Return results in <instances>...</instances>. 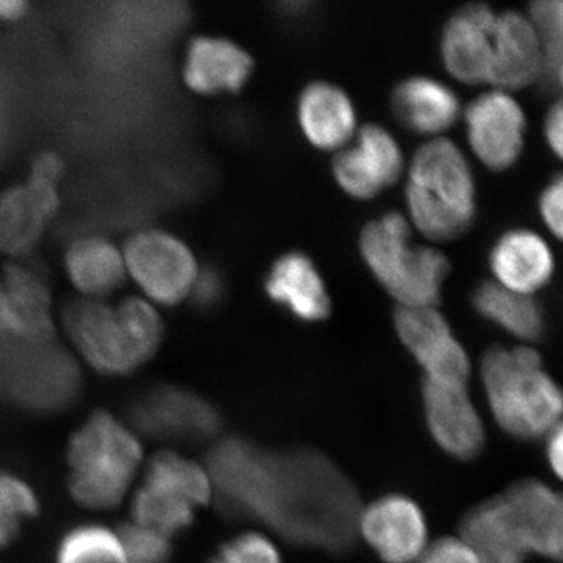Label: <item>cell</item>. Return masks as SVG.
I'll return each mask as SVG.
<instances>
[{
	"instance_id": "cell-21",
	"label": "cell",
	"mask_w": 563,
	"mask_h": 563,
	"mask_svg": "<svg viewBox=\"0 0 563 563\" xmlns=\"http://www.w3.org/2000/svg\"><path fill=\"white\" fill-rule=\"evenodd\" d=\"M391 110L404 128L435 135L453 128L461 117V102L448 85L431 77H409L391 92Z\"/></svg>"
},
{
	"instance_id": "cell-9",
	"label": "cell",
	"mask_w": 563,
	"mask_h": 563,
	"mask_svg": "<svg viewBox=\"0 0 563 563\" xmlns=\"http://www.w3.org/2000/svg\"><path fill=\"white\" fill-rule=\"evenodd\" d=\"M133 431L147 439L196 443L221 429L218 410L185 388L161 385L141 393L128 407Z\"/></svg>"
},
{
	"instance_id": "cell-27",
	"label": "cell",
	"mask_w": 563,
	"mask_h": 563,
	"mask_svg": "<svg viewBox=\"0 0 563 563\" xmlns=\"http://www.w3.org/2000/svg\"><path fill=\"white\" fill-rule=\"evenodd\" d=\"M144 485L184 499L192 507L209 504L213 492L207 470L173 451H162L152 457Z\"/></svg>"
},
{
	"instance_id": "cell-10",
	"label": "cell",
	"mask_w": 563,
	"mask_h": 563,
	"mask_svg": "<svg viewBox=\"0 0 563 563\" xmlns=\"http://www.w3.org/2000/svg\"><path fill=\"white\" fill-rule=\"evenodd\" d=\"M466 133L474 154L493 172L514 166L525 147L526 118L510 92L493 90L465 110Z\"/></svg>"
},
{
	"instance_id": "cell-34",
	"label": "cell",
	"mask_w": 563,
	"mask_h": 563,
	"mask_svg": "<svg viewBox=\"0 0 563 563\" xmlns=\"http://www.w3.org/2000/svg\"><path fill=\"white\" fill-rule=\"evenodd\" d=\"M209 563H282V559L268 537L246 532L222 544Z\"/></svg>"
},
{
	"instance_id": "cell-4",
	"label": "cell",
	"mask_w": 563,
	"mask_h": 563,
	"mask_svg": "<svg viewBox=\"0 0 563 563\" xmlns=\"http://www.w3.org/2000/svg\"><path fill=\"white\" fill-rule=\"evenodd\" d=\"M136 437L117 418L98 410L70 437L68 487L74 501L109 510L124 498L141 462Z\"/></svg>"
},
{
	"instance_id": "cell-16",
	"label": "cell",
	"mask_w": 563,
	"mask_h": 563,
	"mask_svg": "<svg viewBox=\"0 0 563 563\" xmlns=\"http://www.w3.org/2000/svg\"><path fill=\"white\" fill-rule=\"evenodd\" d=\"M544 70L543 47L529 16L506 11L496 18L488 84L496 90L528 87Z\"/></svg>"
},
{
	"instance_id": "cell-24",
	"label": "cell",
	"mask_w": 563,
	"mask_h": 563,
	"mask_svg": "<svg viewBox=\"0 0 563 563\" xmlns=\"http://www.w3.org/2000/svg\"><path fill=\"white\" fill-rule=\"evenodd\" d=\"M65 272L70 284L87 299H103L122 287L128 269L117 244L103 236H81L69 244Z\"/></svg>"
},
{
	"instance_id": "cell-3",
	"label": "cell",
	"mask_w": 563,
	"mask_h": 563,
	"mask_svg": "<svg viewBox=\"0 0 563 563\" xmlns=\"http://www.w3.org/2000/svg\"><path fill=\"white\" fill-rule=\"evenodd\" d=\"M406 202L418 231L433 242H451L472 228L476 184L465 155L453 141L432 140L417 151Z\"/></svg>"
},
{
	"instance_id": "cell-15",
	"label": "cell",
	"mask_w": 563,
	"mask_h": 563,
	"mask_svg": "<svg viewBox=\"0 0 563 563\" xmlns=\"http://www.w3.org/2000/svg\"><path fill=\"white\" fill-rule=\"evenodd\" d=\"M495 11L470 3L455 11L442 33V58L448 73L463 84H488L495 33Z\"/></svg>"
},
{
	"instance_id": "cell-26",
	"label": "cell",
	"mask_w": 563,
	"mask_h": 563,
	"mask_svg": "<svg viewBox=\"0 0 563 563\" xmlns=\"http://www.w3.org/2000/svg\"><path fill=\"white\" fill-rule=\"evenodd\" d=\"M473 306L485 320L521 342H536L544 332L543 310L532 296L483 282L473 292Z\"/></svg>"
},
{
	"instance_id": "cell-7",
	"label": "cell",
	"mask_w": 563,
	"mask_h": 563,
	"mask_svg": "<svg viewBox=\"0 0 563 563\" xmlns=\"http://www.w3.org/2000/svg\"><path fill=\"white\" fill-rule=\"evenodd\" d=\"M128 276L147 301L177 306L190 296L199 268L190 247L172 233L147 229L133 233L122 247Z\"/></svg>"
},
{
	"instance_id": "cell-31",
	"label": "cell",
	"mask_w": 563,
	"mask_h": 563,
	"mask_svg": "<svg viewBox=\"0 0 563 563\" xmlns=\"http://www.w3.org/2000/svg\"><path fill=\"white\" fill-rule=\"evenodd\" d=\"M38 512L35 492L14 474L0 472V550L18 539L22 521Z\"/></svg>"
},
{
	"instance_id": "cell-42",
	"label": "cell",
	"mask_w": 563,
	"mask_h": 563,
	"mask_svg": "<svg viewBox=\"0 0 563 563\" xmlns=\"http://www.w3.org/2000/svg\"><path fill=\"white\" fill-rule=\"evenodd\" d=\"M27 11V3L21 0H0V21H18Z\"/></svg>"
},
{
	"instance_id": "cell-39",
	"label": "cell",
	"mask_w": 563,
	"mask_h": 563,
	"mask_svg": "<svg viewBox=\"0 0 563 563\" xmlns=\"http://www.w3.org/2000/svg\"><path fill=\"white\" fill-rule=\"evenodd\" d=\"M547 442V459L551 472L563 483V420L544 437Z\"/></svg>"
},
{
	"instance_id": "cell-8",
	"label": "cell",
	"mask_w": 563,
	"mask_h": 563,
	"mask_svg": "<svg viewBox=\"0 0 563 563\" xmlns=\"http://www.w3.org/2000/svg\"><path fill=\"white\" fill-rule=\"evenodd\" d=\"M63 325L70 342L96 372L125 376L143 365L118 303L77 299L63 310Z\"/></svg>"
},
{
	"instance_id": "cell-13",
	"label": "cell",
	"mask_w": 563,
	"mask_h": 563,
	"mask_svg": "<svg viewBox=\"0 0 563 563\" xmlns=\"http://www.w3.org/2000/svg\"><path fill=\"white\" fill-rule=\"evenodd\" d=\"M358 531L385 563H413L428 547V525L417 503L387 495L369 504L358 518Z\"/></svg>"
},
{
	"instance_id": "cell-37",
	"label": "cell",
	"mask_w": 563,
	"mask_h": 563,
	"mask_svg": "<svg viewBox=\"0 0 563 563\" xmlns=\"http://www.w3.org/2000/svg\"><path fill=\"white\" fill-rule=\"evenodd\" d=\"M224 296V279L214 268H203L198 273L188 298L199 310H210L221 302Z\"/></svg>"
},
{
	"instance_id": "cell-41",
	"label": "cell",
	"mask_w": 563,
	"mask_h": 563,
	"mask_svg": "<svg viewBox=\"0 0 563 563\" xmlns=\"http://www.w3.org/2000/svg\"><path fill=\"white\" fill-rule=\"evenodd\" d=\"M13 318H11L9 296H7L2 279H0V336L13 339Z\"/></svg>"
},
{
	"instance_id": "cell-28",
	"label": "cell",
	"mask_w": 563,
	"mask_h": 563,
	"mask_svg": "<svg viewBox=\"0 0 563 563\" xmlns=\"http://www.w3.org/2000/svg\"><path fill=\"white\" fill-rule=\"evenodd\" d=\"M395 329L404 346L412 352L421 366L455 340L450 322L435 307L399 306Z\"/></svg>"
},
{
	"instance_id": "cell-33",
	"label": "cell",
	"mask_w": 563,
	"mask_h": 563,
	"mask_svg": "<svg viewBox=\"0 0 563 563\" xmlns=\"http://www.w3.org/2000/svg\"><path fill=\"white\" fill-rule=\"evenodd\" d=\"M528 16L539 33L547 69L563 58V0L532 3Z\"/></svg>"
},
{
	"instance_id": "cell-40",
	"label": "cell",
	"mask_w": 563,
	"mask_h": 563,
	"mask_svg": "<svg viewBox=\"0 0 563 563\" xmlns=\"http://www.w3.org/2000/svg\"><path fill=\"white\" fill-rule=\"evenodd\" d=\"M63 173V163L55 154L40 155L38 161L33 165L31 179L44 181V184L57 187Z\"/></svg>"
},
{
	"instance_id": "cell-11",
	"label": "cell",
	"mask_w": 563,
	"mask_h": 563,
	"mask_svg": "<svg viewBox=\"0 0 563 563\" xmlns=\"http://www.w3.org/2000/svg\"><path fill=\"white\" fill-rule=\"evenodd\" d=\"M398 141L379 124L363 125L354 146L333 158V177L352 198L368 201L395 185L402 173Z\"/></svg>"
},
{
	"instance_id": "cell-1",
	"label": "cell",
	"mask_w": 563,
	"mask_h": 563,
	"mask_svg": "<svg viewBox=\"0 0 563 563\" xmlns=\"http://www.w3.org/2000/svg\"><path fill=\"white\" fill-rule=\"evenodd\" d=\"M207 473L225 514L268 526L288 542L340 554L357 539V492L320 453H269L229 437L210 451Z\"/></svg>"
},
{
	"instance_id": "cell-19",
	"label": "cell",
	"mask_w": 563,
	"mask_h": 563,
	"mask_svg": "<svg viewBox=\"0 0 563 563\" xmlns=\"http://www.w3.org/2000/svg\"><path fill=\"white\" fill-rule=\"evenodd\" d=\"M265 290L273 302L301 321H322L332 312L324 280L303 252H288L277 258L266 277Z\"/></svg>"
},
{
	"instance_id": "cell-2",
	"label": "cell",
	"mask_w": 563,
	"mask_h": 563,
	"mask_svg": "<svg viewBox=\"0 0 563 563\" xmlns=\"http://www.w3.org/2000/svg\"><path fill=\"white\" fill-rule=\"evenodd\" d=\"M481 379L493 418L514 439H544L563 420V388L531 346L490 347Z\"/></svg>"
},
{
	"instance_id": "cell-30",
	"label": "cell",
	"mask_w": 563,
	"mask_h": 563,
	"mask_svg": "<svg viewBox=\"0 0 563 563\" xmlns=\"http://www.w3.org/2000/svg\"><path fill=\"white\" fill-rule=\"evenodd\" d=\"M55 563H128L120 537L101 525H81L62 537Z\"/></svg>"
},
{
	"instance_id": "cell-25",
	"label": "cell",
	"mask_w": 563,
	"mask_h": 563,
	"mask_svg": "<svg viewBox=\"0 0 563 563\" xmlns=\"http://www.w3.org/2000/svg\"><path fill=\"white\" fill-rule=\"evenodd\" d=\"M0 279L9 296L13 339L25 344L49 342L54 332L51 291L43 277L35 269L14 263Z\"/></svg>"
},
{
	"instance_id": "cell-29",
	"label": "cell",
	"mask_w": 563,
	"mask_h": 563,
	"mask_svg": "<svg viewBox=\"0 0 563 563\" xmlns=\"http://www.w3.org/2000/svg\"><path fill=\"white\" fill-rule=\"evenodd\" d=\"M132 517L136 525L169 539L190 528L195 521V507L168 493L143 485L133 496Z\"/></svg>"
},
{
	"instance_id": "cell-5",
	"label": "cell",
	"mask_w": 563,
	"mask_h": 563,
	"mask_svg": "<svg viewBox=\"0 0 563 563\" xmlns=\"http://www.w3.org/2000/svg\"><path fill=\"white\" fill-rule=\"evenodd\" d=\"M361 252L373 276L402 307L439 303L450 261L432 247L410 244L409 222L398 211L363 228Z\"/></svg>"
},
{
	"instance_id": "cell-32",
	"label": "cell",
	"mask_w": 563,
	"mask_h": 563,
	"mask_svg": "<svg viewBox=\"0 0 563 563\" xmlns=\"http://www.w3.org/2000/svg\"><path fill=\"white\" fill-rule=\"evenodd\" d=\"M118 537L128 563H168L173 547L168 537L136 523L118 526Z\"/></svg>"
},
{
	"instance_id": "cell-18",
	"label": "cell",
	"mask_w": 563,
	"mask_h": 563,
	"mask_svg": "<svg viewBox=\"0 0 563 563\" xmlns=\"http://www.w3.org/2000/svg\"><path fill=\"white\" fill-rule=\"evenodd\" d=\"M490 268L496 284L507 290L532 296L550 284L554 257L539 233L514 229L499 236L490 252Z\"/></svg>"
},
{
	"instance_id": "cell-22",
	"label": "cell",
	"mask_w": 563,
	"mask_h": 563,
	"mask_svg": "<svg viewBox=\"0 0 563 563\" xmlns=\"http://www.w3.org/2000/svg\"><path fill=\"white\" fill-rule=\"evenodd\" d=\"M298 118L306 139L321 151L344 146L355 129V110L350 96L329 81H313L303 88Z\"/></svg>"
},
{
	"instance_id": "cell-36",
	"label": "cell",
	"mask_w": 563,
	"mask_h": 563,
	"mask_svg": "<svg viewBox=\"0 0 563 563\" xmlns=\"http://www.w3.org/2000/svg\"><path fill=\"white\" fill-rule=\"evenodd\" d=\"M539 209L547 228L563 242V174L544 187Z\"/></svg>"
},
{
	"instance_id": "cell-35",
	"label": "cell",
	"mask_w": 563,
	"mask_h": 563,
	"mask_svg": "<svg viewBox=\"0 0 563 563\" xmlns=\"http://www.w3.org/2000/svg\"><path fill=\"white\" fill-rule=\"evenodd\" d=\"M417 563H481L461 537H442L424 548Z\"/></svg>"
},
{
	"instance_id": "cell-23",
	"label": "cell",
	"mask_w": 563,
	"mask_h": 563,
	"mask_svg": "<svg viewBox=\"0 0 563 563\" xmlns=\"http://www.w3.org/2000/svg\"><path fill=\"white\" fill-rule=\"evenodd\" d=\"M459 532L481 563H526L529 558L501 495L485 499L466 512Z\"/></svg>"
},
{
	"instance_id": "cell-38",
	"label": "cell",
	"mask_w": 563,
	"mask_h": 563,
	"mask_svg": "<svg viewBox=\"0 0 563 563\" xmlns=\"http://www.w3.org/2000/svg\"><path fill=\"white\" fill-rule=\"evenodd\" d=\"M544 139L551 151L563 162V99L548 111L544 120Z\"/></svg>"
},
{
	"instance_id": "cell-6",
	"label": "cell",
	"mask_w": 563,
	"mask_h": 563,
	"mask_svg": "<svg viewBox=\"0 0 563 563\" xmlns=\"http://www.w3.org/2000/svg\"><path fill=\"white\" fill-rule=\"evenodd\" d=\"M31 350L9 355L0 366V398L31 413H57L76 402L80 373L65 352Z\"/></svg>"
},
{
	"instance_id": "cell-14",
	"label": "cell",
	"mask_w": 563,
	"mask_h": 563,
	"mask_svg": "<svg viewBox=\"0 0 563 563\" xmlns=\"http://www.w3.org/2000/svg\"><path fill=\"white\" fill-rule=\"evenodd\" d=\"M422 404L429 431L444 453L459 461H472L483 451L484 422L466 385L424 379Z\"/></svg>"
},
{
	"instance_id": "cell-20",
	"label": "cell",
	"mask_w": 563,
	"mask_h": 563,
	"mask_svg": "<svg viewBox=\"0 0 563 563\" xmlns=\"http://www.w3.org/2000/svg\"><path fill=\"white\" fill-rule=\"evenodd\" d=\"M55 185L29 179L0 195V251L20 255L38 243L44 224L58 207Z\"/></svg>"
},
{
	"instance_id": "cell-12",
	"label": "cell",
	"mask_w": 563,
	"mask_h": 563,
	"mask_svg": "<svg viewBox=\"0 0 563 563\" xmlns=\"http://www.w3.org/2000/svg\"><path fill=\"white\" fill-rule=\"evenodd\" d=\"M526 553L563 562V492L521 479L501 493Z\"/></svg>"
},
{
	"instance_id": "cell-17",
	"label": "cell",
	"mask_w": 563,
	"mask_h": 563,
	"mask_svg": "<svg viewBox=\"0 0 563 563\" xmlns=\"http://www.w3.org/2000/svg\"><path fill=\"white\" fill-rule=\"evenodd\" d=\"M254 60L231 40L198 36L188 46L184 80L198 95L242 91L251 79Z\"/></svg>"
}]
</instances>
